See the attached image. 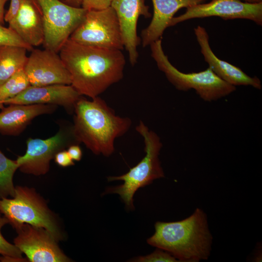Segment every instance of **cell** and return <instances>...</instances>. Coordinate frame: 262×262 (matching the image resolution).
<instances>
[{
    "instance_id": "4",
    "label": "cell",
    "mask_w": 262,
    "mask_h": 262,
    "mask_svg": "<svg viewBox=\"0 0 262 262\" xmlns=\"http://www.w3.org/2000/svg\"><path fill=\"white\" fill-rule=\"evenodd\" d=\"M136 131L144 138L146 155L135 166L125 174L119 176H111L108 181L123 180L119 186L111 187L106 191L108 193L118 194L130 210L134 209L133 196L140 188L151 183L154 180L164 177L159 159L162 143L159 136L141 121L136 127Z\"/></svg>"
},
{
    "instance_id": "11",
    "label": "cell",
    "mask_w": 262,
    "mask_h": 262,
    "mask_svg": "<svg viewBox=\"0 0 262 262\" xmlns=\"http://www.w3.org/2000/svg\"><path fill=\"white\" fill-rule=\"evenodd\" d=\"M70 137H73L71 129L67 131L61 129L55 135L46 139L28 138L26 153L16 160L18 169L35 176L46 174L49 171L50 161L69 145Z\"/></svg>"
},
{
    "instance_id": "29",
    "label": "cell",
    "mask_w": 262,
    "mask_h": 262,
    "mask_svg": "<svg viewBox=\"0 0 262 262\" xmlns=\"http://www.w3.org/2000/svg\"><path fill=\"white\" fill-rule=\"evenodd\" d=\"M63 2L76 7H82L83 0H60Z\"/></svg>"
},
{
    "instance_id": "25",
    "label": "cell",
    "mask_w": 262,
    "mask_h": 262,
    "mask_svg": "<svg viewBox=\"0 0 262 262\" xmlns=\"http://www.w3.org/2000/svg\"><path fill=\"white\" fill-rule=\"evenodd\" d=\"M113 0H83L82 7L87 11L100 10L111 6Z\"/></svg>"
},
{
    "instance_id": "6",
    "label": "cell",
    "mask_w": 262,
    "mask_h": 262,
    "mask_svg": "<svg viewBox=\"0 0 262 262\" xmlns=\"http://www.w3.org/2000/svg\"><path fill=\"white\" fill-rule=\"evenodd\" d=\"M149 46L151 55L158 69L178 90L188 91L194 89L201 98L208 102L217 100L236 90L235 86L221 79L209 67L199 72L185 73L179 71L165 54L161 39Z\"/></svg>"
},
{
    "instance_id": "17",
    "label": "cell",
    "mask_w": 262,
    "mask_h": 262,
    "mask_svg": "<svg viewBox=\"0 0 262 262\" xmlns=\"http://www.w3.org/2000/svg\"><path fill=\"white\" fill-rule=\"evenodd\" d=\"M206 0H152L153 14L149 25L141 33L143 47L161 39L174 16L180 9L202 3Z\"/></svg>"
},
{
    "instance_id": "20",
    "label": "cell",
    "mask_w": 262,
    "mask_h": 262,
    "mask_svg": "<svg viewBox=\"0 0 262 262\" xmlns=\"http://www.w3.org/2000/svg\"><path fill=\"white\" fill-rule=\"evenodd\" d=\"M18 167L16 160L8 158L0 151V198L14 196L13 177Z\"/></svg>"
},
{
    "instance_id": "2",
    "label": "cell",
    "mask_w": 262,
    "mask_h": 262,
    "mask_svg": "<svg viewBox=\"0 0 262 262\" xmlns=\"http://www.w3.org/2000/svg\"><path fill=\"white\" fill-rule=\"evenodd\" d=\"M92 99L81 97L75 103L71 132L77 142L84 144L94 154L109 156L115 150V139L129 130L131 121L116 115L98 96Z\"/></svg>"
},
{
    "instance_id": "3",
    "label": "cell",
    "mask_w": 262,
    "mask_h": 262,
    "mask_svg": "<svg viewBox=\"0 0 262 262\" xmlns=\"http://www.w3.org/2000/svg\"><path fill=\"white\" fill-rule=\"evenodd\" d=\"M150 245L169 253L181 262L206 260L210 255L213 236L204 212L196 208L187 218L171 222H157Z\"/></svg>"
},
{
    "instance_id": "31",
    "label": "cell",
    "mask_w": 262,
    "mask_h": 262,
    "mask_svg": "<svg viewBox=\"0 0 262 262\" xmlns=\"http://www.w3.org/2000/svg\"><path fill=\"white\" fill-rule=\"evenodd\" d=\"M240 1H244L248 3H259L262 2V0H239Z\"/></svg>"
},
{
    "instance_id": "16",
    "label": "cell",
    "mask_w": 262,
    "mask_h": 262,
    "mask_svg": "<svg viewBox=\"0 0 262 262\" xmlns=\"http://www.w3.org/2000/svg\"><path fill=\"white\" fill-rule=\"evenodd\" d=\"M8 23L9 27L28 45L33 47L43 44L42 15L36 0H21L18 12Z\"/></svg>"
},
{
    "instance_id": "1",
    "label": "cell",
    "mask_w": 262,
    "mask_h": 262,
    "mask_svg": "<svg viewBox=\"0 0 262 262\" xmlns=\"http://www.w3.org/2000/svg\"><path fill=\"white\" fill-rule=\"evenodd\" d=\"M59 54L81 95L98 97L123 77L126 61L121 50L85 46L68 39Z\"/></svg>"
},
{
    "instance_id": "14",
    "label": "cell",
    "mask_w": 262,
    "mask_h": 262,
    "mask_svg": "<svg viewBox=\"0 0 262 262\" xmlns=\"http://www.w3.org/2000/svg\"><path fill=\"white\" fill-rule=\"evenodd\" d=\"M71 85H30L15 97L4 100L5 104H52L67 109L73 108L81 97Z\"/></svg>"
},
{
    "instance_id": "21",
    "label": "cell",
    "mask_w": 262,
    "mask_h": 262,
    "mask_svg": "<svg viewBox=\"0 0 262 262\" xmlns=\"http://www.w3.org/2000/svg\"><path fill=\"white\" fill-rule=\"evenodd\" d=\"M30 85L24 70H19L0 85V103L15 97Z\"/></svg>"
},
{
    "instance_id": "13",
    "label": "cell",
    "mask_w": 262,
    "mask_h": 262,
    "mask_svg": "<svg viewBox=\"0 0 262 262\" xmlns=\"http://www.w3.org/2000/svg\"><path fill=\"white\" fill-rule=\"evenodd\" d=\"M145 0H113L111 6L115 11L120 25L124 46L128 51L131 65L137 60L139 38L137 25L141 16L149 18L151 14Z\"/></svg>"
},
{
    "instance_id": "26",
    "label": "cell",
    "mask_w": 262,
    "mask_h": 262,
    "mask_svg": "<svg viewBox=\"0 0 262 262\" xmlns=\"http://www.w3.org/2000/svg\"><path fill=\"white\" fill-rule=\"evenodd\" d=\"M55 163L62 167H67L74 165L73 160L69 156L67 151L64 149L58 152L55 155Z\"/></svg>"
},
{
    "instance_id": "23",
    "label": "cell",
    "mask_w": 262,
    "mask_h": 262,
    "mask_svg": "<svg viewBox=\"0 0 262 262\" xmlns=\"http://www.w3.org/2000/svg\"><path fill=\"white\" fill-rule=\"evenodd\" d=\"M14 46L24 47L32 50L33 47L26 43L20 36L9 27H5L0 23V47Z\"/></svg>"
},
{
    "instance_id": "24",
    "label": "cell",
    "mask_w": 262,
    "mask_h": 262,
    "mask_svg": "<svg viewBox=\"0 0 262 262\" xmlns=\"http://www.w3.org/2000/svg\"><path fill=\"white\" fill-rule=\"evenodd\" d=\"M139 262H176V258L166 251L156 250L149 255L137 257L134 261Z\"/></svg>"
},
{
    "instance_id": "10",
    "label": "cell",
    "mask_w": 262,
    "mask_h": 262,
    "mask_svg": "<svg viewBox=\"0 0 262 262\" xmlns=\"http://www.w3.org/2000/svg\"><path fill=\"white\" fill-rule=\"evenodd\" d=\"M17 235L14 245L31 262L71 261L62 251L58 241L47 229L23 224L15 228Z\"/></svg>"
},
{
    "instance_id": "15",
    "label": "cell",
    "mask_w": 262,
    "mask_h": 262,
    "mask_svg": "<svg viewBox=\"0 0 262 262\" xmlns=\"http://www.w3.org/2000/svg\"><path fill=\"white\" fill-rule=\"evenodd\" d=\"M194 30L205 61L219 78L235 87L251 86L257 89H261L260 79L248 76L239 67L220 59L214 54L210 46L208 33L203 27L198 25Z\"/></svg>"
},
{
    "instance_id": "19",
    "label": "cell",
    "mask_w": 262,
    "mask_h": 262,
    "mask_svg": "<svg viewBox=\"0 0 262 262\" xmlns=\"http://www.w3.org/2000/svg\"><path fill=\"white\" fill-rule=\"evenodd\" d=\"M27 50L18 46L0 47V85L24 69L28 57Z\"/></svg>"
},
{
    "instance_id": "18",
    "label": "cell",
    "mask_w": 262,
    "mask_h": 262,
    "mask_svg": "<svg viewBox=\"0 0 262 262\" xmlns=\"http://www.w3.org/2000/svg\"><path fill=\"white\" fill-rule=\"evenodd\" d=\"M52 104H10L0 112V132L18 135L36 117L52 113L56 108Z\"/></svg>"
},
{
    "instance_id": "5",
    "label": "cell",
    "mask_w": 262,
    "mask_h": 262,
    "mask_svg": "<svg viewBox=\"0 0 262 262\" xmlns=\"http://www.w3.org/2000/svg\"><path fill=\"white\" fill-rule=\"evenodd\" d=\"M0 212L15 229L28 224L47 229L57 241L64 240V233L56 215L33 188L15 187L12 198H0Z\"/></svg>"
},
{
    "instance_id": "27",
    "label": "cell",
    "mask_w": 262,
    "mask_h": 262,
    "mask_svg": "<svg viewBox=\"0 0 262 262\" xmlns=\"http://www.w3.org/2000/svg\"><path fill=\"white\" fill-rule=\"evenodd\" d=\"M21 0H11L9 8L4 16V20L10 22L17 15L20 9Z\"/></svg>"
},
{
    "instance_id": "8",
    "label": "cell",
    "mask_w": 262,
    "mask_h": 262,
    "mask_svg": "<svg viewBox=\"0 0 262 262\" xmlns=\"http://www.w3.org/2000/svg\"><path fill=\"white\" fill-rule=\"evenodd\" d=\"M69 39L94 47L121 50L124 48L119 21L111 6L87 11L84 19Z\"/></svg>"
},
{
    "instance_id": "28",
    "label": "cell",
    "mask_w": 262,
    "mask_h": 262,
    "mask_svg": "<svg viewBox=\"0 0 262 262\" xmlns=\"http://www.w3.org/2000/svg\"><path fill=\"white\" fill-rule=\"evenodd\" d=\"M67 152L74 161H80L82 157V151L81 147L77 145L69 146Z\"/></svg>"
},
{
    "instance_id": "7",
    "label": "cell",
    "mask_w": 262,
    "mask_h": 262,
    "mask_svg": "<svg viewBox=\"0 0 262 262\" xmlns=\"http://www.w3.org/2000/svg\"><path fill=\"white\" fill-rule=\"evenodd\" d=\"M42 12L45 49L59 53L84 18L87 10L60 0H36Z\"/></svg>"
},
{
    "instance_id": "12",
    "label": "cell",
    "mask_w": 262,
    "mask_h": 262,
    "mask_svg": "<svg viewBox=\"0 0 262 262\" xmlns=\"http://www.w3.org/2000/svg\"><path fill=\"white\" fill-rule=\"evenodd\" d=\"M31 51L23 69L31 85H71L70 74L58 53L46 49Z\"/></svg>"
},
{
    "instance_id": "9",
    "label": "cell",
    "mask_w": 262,
    "mask_h": 262,
    "mask_svg": "<svg viewBox=\"0 0 262 262\" xmlns=\"http://www.w3.org/2000/svg\"><path fill=\"white\" fill-rule=\"evenodd\" d=\"M218 16L224 19H246L262 25V2L248 3L239 0H212L186 8L184 13L174 17L169 27L196 18Z\"/></svg>"
},
{
    "instance_id": "30",
    "label": "cell",
    "mask_w": 262,
    "mask_h": 262,
    "mask_svg": "<svg viewBox=\"0 0 262 262\" xmlns=\"http://www.w3.org/2000/svg\"><path fill=\"white\" fill-rule=\"evenodd\" d=\"M8 0H0V23L3 24L4 22V5Z\"/></svg>"
},
{
    "instance_id": "22",
    "label": "cell",
    "mask_w": 262,
    "mask_h": 262,
    "mask_svg": "<svg viewBox=\"0 0 262 262\" xmlns=\"http://www.w3.org/2000/svg\"><path fill=\"white\" fill-rule=\"evenodd\" d=\"M9 223L8 219L0 212V254L22 261L21 251L15 245L9 243L4 239L1 233V229L5 225Z\"/></svg>"
}]
</instances>
